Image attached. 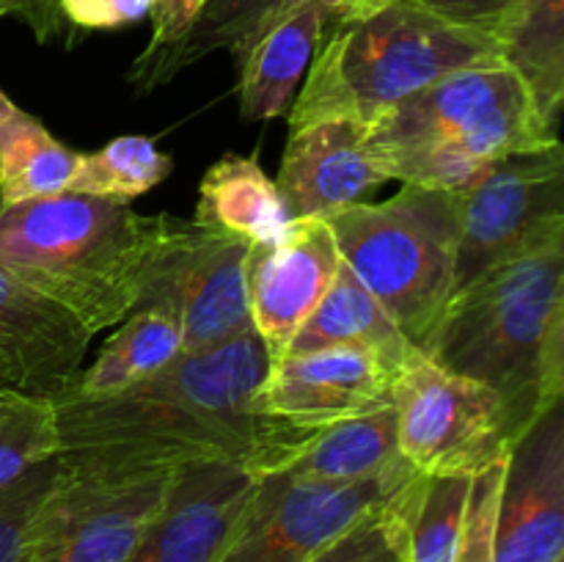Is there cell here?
Returning <instances> with one entry per match:
<instances>
[{"mask_svg": "<svg viewBox=\"0 0 564 562\" xmlns=\"http://www.w3.org/2000/svg\"><path fill=\"white\" fill-rule=\"evenodd\" d=\"M273 358L257 331L207 350H182L154 378L99 400H55L58 463L88 477L235 463L253 477L290 468L319 430L264 406Z\"/></svg>", "mask_w": 564, "mask_h": 562, "instance_id": "6da1fadb", "label": "cell"}, {"mask_svg": "<svg viewBox=\"0 0 564 562\" xmlns=\"http://www.w3.org/2000/svg\"><path fill=\"white\" fill-rule=\"evenodd\" d=\"M424 353L488 386L516 444L564 395V237L452 295Z\"/></svg>", "mask_w": 564, "mask_h": 562, "instance_id": "7a4b0ae2", "label": "cell"}, {"mask_svg": "<svg viewBox=\"0 0 564 562\" xmlns=\"http://www.w3.org/2000/svg\"><path fill=\"white\" fill-rule=\"evenodd\" d=\"M158 226L160 215L147 218L130 204L80 193L6 204L0 270L58 303L94 336L135 309Z\"/></svg>", "mask_w": 564, "mask_h": 562, "instance_id": "3957f363", "label": "cell"}, {"mask_svg": "<svg viewBox=\"0 0 564 562\" xmlns=\"http://www.w3.org/2000/svg\"><path fill=\"white\" fill-rule=\"evenodd\" d=\"M389 180L463 193L490 163L560 141L501 61L452 72L369 125Z\"/></svg>", "mask_w": 564, "mask_h": 562, "instance_id": "277c9868", "label": "cell"}, {"mask_svg": "<svg viewBox=\"0 0 564 562\" xmlns=\"http://www.w3.org/2000/svg\"><path fill=\"white\" fill-rule=\"evenodd\" d=\"M494 61L496 39L449 25L413 0H389L334 25L319 44L290 108V130L334 119L369 127L430 83Z\"/></svg>", "mask_w": 564, "mask_h": 562, "instance_id": "5b68a950", "label": "cell"}, {"mask_svg": "<svg viewBox=\"0 0 564 562\" xmlns=\"http://www.w3.org/2000/svg\"><path fill=\"white\" fill-rule=\"evenodd\" d=\"M457 218V193L419 185H402L389 202H358L323 218L341 262L422 353L455 290Z\"/></svg>", "mask_w": 564, "mask_h": 562, "instance_id": "8992f818", "label": "cell"}, {"mask_svg": "<svg viewBox=\"0 0 564 562\" xmlns=\"http://www.w3.org/2000/svg\"><path fill=\"white\" fill-rule=\"evenodd\" d=\"M253 242L196 220L160 215L135 309H158L180 325L182 350H207L253 331L246 264Z\"/></svg>", "mask_w": 564, "mask_h": 562, "instance_id": "52a82bcc", "label": "cell"}, {"mask_svg": "<svg viewBox=\"0 0 564 562\" xmlns=\"http://www.w3.org/2000/svg\"><path fill=\"white\" fill-rule=\"evenodd\" d=\"M400 455L422 477H477L510 452L505 408L488 386L413 350L391 380Z\"/></svg>", "mask_w": 564, "mask_h": 562, "instance_id": "ba28073f", "label": "cell"}, {"mask_svg": "<svg viewBox=\"0 0 564 562\" xmlns=\"http://www.w3.org/2000/svg\"><path fill=\"white\" fill-rule=\"evenodd\" d=\"M460 196L455 290L496 264L564 237L562 141L490 163Z\"/></svg>", "mask_w": 564, "mask_h": 562, "instance_id": "9c48e42d", "label": "cell"}, {"mask_svg": "<svg viewBox=\"0 0 564 562\" xmlns=\"http://www.w3.org/2000/svg\"><path fill=\"white\" fill-rule=\"evenodd\" d=\"M422 474L411 463L361 483L275 472L259 477L248 510L218 562H306L375 507L405 494Z\"/></svg>", "mask_w": 564, "mask_h": 562, "instance_id": "30bf717a", "label": "cell"}, {"mask_svg": "<svg viewBox=\"0 0 564 562\" xmlns=\"http://www.w3.org/2000/svg\"><path fill=\"white\" fill-rule=\"evenodd\" d=\"M174 474L88 477L61 468L33 521L28 562H130Z\"/></svg>", "mask_w": 564, "mask_h": 562, "instance_id": "8fae6325", "label": "cell"}, {"mask_svg": "<svg viewBox=\"0 0 564 562\" xmlns=\"http://www.w3.org/2000/svg\"><path fill=\"white\" fill-rule=\"evenodd\" d=\"M494 562H564V411L540 417L507 452Z\"/></svg>", "mask_w": 564, "mask_h": 562, "instance_id": "7c38bea8", "label": "cell"}, {"mask_svg": "<svg viewBox=\"0 0 564 562\" xmlns=\"http://www.w3.org/2000/svg\"><path fill=\"white\" fill-rule=\"evenodd\" d=\"M341 268V253L323 218H292L281 235L253 242L246 281L251 323L279 361Z\"/></svg>", "mask_w": 564, "mask_h": 562, "instance_id": "4fadbf2b", "label": "cell"}, {"mask_svg": "<svg viewBox=\"0 0 564 562\" xmlns=\"http://www.w3.org/2000/svg\"><path fill=\"white\" fill-rule=\"evenodd\" d=\"M259 477L235 463L176 468L169 496L130 562H218L235 538Z\"/></svg>", "mask_w": 564, "mask_h": 562, "instance_id": "5bb4252c", "label": "cell"}, {"mask_svg": "<svg viewBox=\"0 0 564 562\" xmlns=\"http://www.w3.org/2000/svg\"><path fill=\"white\" fill-rule=\"evenodd\" d=\"M394 369L372 350L325 347L281 356L264 380V406L303 430H325L345 419L391 406Z\"/></svg>", "mask_w": 564, "mask_h": 562, "instance_id": "9a60e30c", "label": "cell"}, {"mask_svg": "<svg viewBox=\"0 0 564 562\" xmlns=\"http://www.w3.org/2000/svg\"><path fill=\"white\" fill-rule=\"evenodd\" d=\"M389 182L369 141V127L334 119L290 130L279 171V196L292 218L325 215L364 202Z\"/></svg>", "mask_w": 564, "mask_h": 562, "instance_id": "2e32d148", "label": "cell"}, {"mask_svg": "<svg viewBox=\"0 0 564 562\" xmlns=\"http://www.w3.org/2000/svg\"><path fill=\"white\" fill-rule=\"evenodd\" d=\"M91 334L58 303L0 270V386L61 400L88 356Z\"/></svg>", "mask_w": 564, "mask_h": 562, "instance_id": "e0dca14e", "label": "cell"}, {"mask_svg": "<svg viewBox=\"0 0 564 562\" xmlns=\"http://www.w3.org/2000/svg\"><path fill=\"white\" fill-rule=\"evenodd\" d=\"M328 14L317 0H292L240 66V114L251 121L290 114L323 44Z\"/></svg>", "mask_w": 564, "mask_h": 562, "instance_id": "ac0fdd59", "label": "cell"}, {"mask_svg": "<svg viewBox=\"0 0 564 562\" xmlns=\"http://www.w3.org/2000/svg\"><path fill=\"white\" fill-rule=\"evenodd\" d=\"M325 347H361L372 350L389 364L391 369H400L405 358L416 347L405 339L394 320L386 314L372 298V292L352 275V270L341 262L334 284L325 292L323 301L317 303L306 323L292 336L284 356L292 353H312L325 350Z\"/></svg>", "mask_w": 564, "mask_h": 562, "instance_id": "d6986e66", "label": "cell"}, {"mask_svg": "<svg viewBox=\"0 0 564 562\" xmlns=\"http://www.w3.org/2000/svg\"><path fill=\"white\" fill-rule=\"evenodd\" d=\"M499 61L532 94L545 125L560 132L564 105V0H516L496 36Z\"/></svg>", "mask_w": 564, "mask_h": 562, "instance_id": "ffe728a7", "label": "cell"}, {"mask_svg": "<svg viewBox=\"0 0 564 562\" xmlns=\"http://www.w3.org/2000/svg\"><path fill=\"white\" fill-rule=\"evenodd\" d=\"M180 353L182 334L171 314L158 309H132L119 323V331L105 342L97 358L80 369L66 397L99 400V397L119 395L154 378Z\"/></svg>", "mask_w": 564, "mask_h": 562, "instance_id": "44dd1931", "label": "cell"}, {"mask_svg": "<svg viewBox=\"0 0 564 562\" xmlns=\"http://www.w3.org/2000/svg\"><path fill=\"white\" fill-rule=\"evenodd\" d=\"M196 224L262 242L281 235L290 224L279 187L257 158L226 154L213 163L198 187Z\"/></svg>", "mask_w": 564, "mask_h": 562, "instance_id": "7402d4cb", "label": "cell"}, {"mask_svg": "<svg viewBox=\"0 0 564 562\" xmlns=\"http://www.w3.org/2000/svg\"><path fill=\"white\" fill-rule=\"evenodd\" d=\"M397 441L394 402L367 417L345 419L319 430L308 450L290 466V472L330 483H361L397 466H405Z\"/></svg>", "mask_w": 564, "mask_h": 562, "instance_id": "603a6c76", "label": "cell"}, {"mask_svg": "<svg viewBox=\"0 0 564 562\" xmlns=\"http://www.w3.org/2000/svg\"><path fill=\"white\" fill-rule=\"evenodd\" d=\"M80 154L20 110L0 125V193L6 204L58 196L69 187Z\"/></svg>", "mask_w": 564, "mask_h": 562, "instance_id": "cb8c5ba5", "label": "cell"}, {"mask_svg": "<svg viewBox=\"0 0 564 562\" xmlns=\"http://www.w3.org/2000/svg\"><path fill=\"white\" fill-rule=\"evenodd\" d=\"M174 163L152 138L121 136L91 154H80L66 193L130 204L171 174Z\"/></svg>", "mask_w": 564, "mask_h": 562, "instance_id": "d4e9b609", "label": "cell"}, {"mask_svg": "<svg viewBox=\"0 0 564 562\" xmlns=\"http://www.w3.org/2000/svg\"><path fill=\"white\" fill-rule=\"evenodd\" d=\"M290 3L292 0H207L196 25L171 55L165 83L218 50H226L240 69L259 36L279 20Z\"/></svg>", "mask_w": 564, "mask_h": 562, "instance_id": "484cf974", "label": "cell"}, {"mask_svg": "<svg viewBox=\"0 0 564 562\" xmlns=\"http://www.w3.org/2000/svg\"><path fill=\"white\" fill-rule=\"evenodd\" d=\"M61 452L55 402L0 386V490L11 488Z\"/></svg>", "mask_w": 564, "mask_h": 562, "instance_id": "4316f807", "label": "cell"}, {"mask_svg": "<svg viewBox=\"0 0 564 562\" xmlns=\"http://www.w3.org/2000/svg\"><path fill=\"white\" fill-rule=\"evenodd\" d=\"M424 477L389 505L375 507L372 512L358 518L306 562H408L411 516Z\"/></svg>", "mask_w": 564, "mask_h": 562, "instance_id": "83f0119b", "label": "cell"}, {"mask_svg": "<svg viewBox=\"0 0 564 562\" xmlns=\"http://www.w3.org/2000/svg\"><path fill=\"white\" fill-rule=\"evenodd\" d=\"M474 477H424L411 516L408 562H455Z\"/></svg>", "mask_w": 564, "mask_h": 562, "instance_id": "f1b7e54d", "label": "cell"}, {"mask_svg": "<svg viewBox=\"0 0 564 562\" xmlns=\"http://www.w3.org/2000/svg\"><path fill=\"white\" fill-rule=\"evenodd\" d=\"M207 0H154L152 3V39L143 53L132 61L127 83L138 94H149L165 86V69L171 55L180 50L191 28L202 17Z\"/></svg>", "mask_w": 564, "mask_h": 562, "instance_id": "f546056e", "label": "cell"}, {"mask_svg": "<svg viewBox=\"0 0 564 562\" xmlns=\"http://www.w3.org/2000/svg\"><path fill=\"white\" fill-rule=\"evenodd\" d=\"M58 474V457H53L11 488L0 490V562H28L33 521Z\"/></svg>", "mask_w": 564, "mask_h": 562, "instance_id": "4dcf8cb0", "label": "cell"}, {"mask_svg": "<svg viewBox=\"0 0 564 562\" xmlns=\"http://www.w3.org/2000/svg\"><path fill=\"white\" fill-rule=\"evenodd\" d=\"M505 466L507 457L494 463V466H488L471 479L455 562H494V527L496 510H499V490L501 477H505Z\"/></svg>", "mask_w": 564, "mask_h": 562, "instance_id": "1f68e13d", "label": "cell"}, {"mask_svg": "<svg viewBox=\"0 0 564 562\" xmlns=\"http://www.w3.org/2000/svg\"><path fill=\"white\" fill-rule=\"evenodd\" d=\"M154 0H58L69 31H116L152 14Z\"/></svg>", "mask_w": 564, "mask_h": 562, "instance_id": "d6a6232c", "label": "cell"}, {"mask_svg": "<svg viewBox=\"0 0 564 562\" xmlns=\"http://www.w3.org/2000/svg\"><path fill=\"white\" fill-rule=\"evenodd\" d=\"M438 20L496 39L516 0H413Z\"/></svg>", "mask_w": 564, "mask_h": 562, "instance_id": "836d02e7", "label": "cell"}, {"mask_svg": "<svg viewBox=\"0 0 564 562\" xmlns=\"http://www.w3.org/2000/svg\"><path fill=\"white\" fill-rule=\"evenodd\" d=\"M3 17H17L25 22L42 44L64 39L69 33V25L61 17L58 0H0V20Z\"/></svg>", "mask_w": 564, "mask_h": 562, "instance_id": "e575fe53", "label": "cell"}, {"mask_svg": "<svg viewBox=\"0 0 564 562\" xmlns=\"http://www.w3.org/2000/svg\"><path fill=\"white\" fill-rule=\"evenodd\" d=\"M323 6V11L328 14V25H339V22L358 20V17H367L369 11L380 9L389 0H317Z\"/></svg>", "mask_w": 564, "mask_h": 562, "instance_id": "d590c367", "label": "cell"}, {"mask_svg": "<svg viewBox=\"0 0 564 562\" xmlns=\"http://www.w3.org/2000/svg\"><path fill=\"white\" fill-rule=\"evenodd\" d=\"M17 114H20V108H17V105L11 102L3 91H0V125H3V121H9L11 116H17Z\"/></svg>", "mask_w": 564, "mask_h": 562, "instance_id": "8d00e7d4", "label": "cell"}, {"mask_svg": "<svg viewBox=\"0 0 564 562\" xmlns=\"http://www.w3.org/2000/svg\"><path fill=\"white\" fill-rule=\"evenodd\" d=\"M3 207H6V202H3V193H0V213H3Z\"/></svg>", "mask_w": 564, "mask_h": 562, "instance_id": "74e56055", "label": "cell"}]
</instances>
